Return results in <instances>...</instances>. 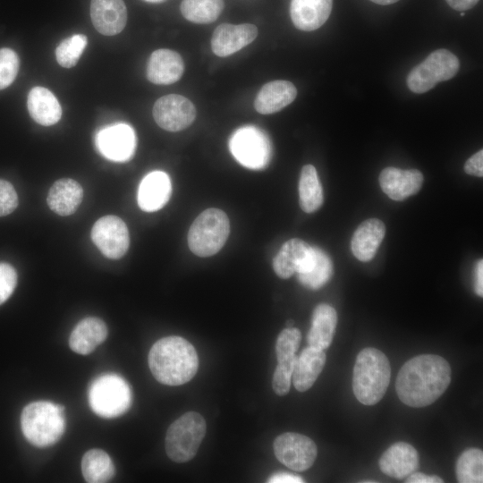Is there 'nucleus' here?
I'll return each instance as SVG.
<instances>
[{"label": "nucleus", "instance_id": "obj_1", "mask_svg": "<svg viewBox=\"0 0 483 483\" xmlns=\"http://www.w3.org/2000/svg\"><path fill=\"white\" fill-rule=\"evenodd\" d=\"M451 382V368L444 358L422 354L411 358L401 368L395 390L402 402L419 408L436 401Z\"/></svg>", "mask_w": 483, "mask_h": 483}, {"label": "nucleus", "instance_id": "obj_2", "mask_svg": "<svg viewBox=\"0 0 483 483\" xmlns=\"http://www.w3.org/2000/svg\"><path fill=\"white\" fill-rule=\"evenodd\" d=\"M148 366L154 377L166 386H180L196 375L199 358L194 346L181 336L157 341L148 352Z\"/></svg>", "mask_w": 483, "mask_h": 483}, {"label": "nucleus", "instance_id": "obj_3", "mask_svg": "<svg viewBox=\"0 0 483 483\" xmlns=\"http://www.w3.org/2000/svg\"><path fill=\"white\" fill-rule=\"evenodd\" d=\"M391 377L387 357L375 348H365L357 355L353 368L352 390L364 405H374L385 395Z\"/></svg>", "mask_w": 483, "mask_h": 483}, {"label": "nucleus", "instance_id": "obj_4", "mask_svg": "<svg viewBox=\"0 0 483 483\" xmlns=\"http://www.w3.org/2000/svg\"><path fill=\"white\" fill-rule=\"evenodd\" d=\"M24 437L37 447L55 445L65 428L64 407L48 401L27 404L21 415Z\"/></svg>", "mask_w": 483, "mask_h": 483}, {"label": "nucleus", "instance_id": "obj_5", "mask_svg": "<svg viewBox=\"0 0 483 483\" xmlns=\"http://www.w3.org/2000/svg\"><path fill=\"white\" fill-rule=\"evenodd\" d=\"M230 233L226 214L218 208H208L200 213L190 227L188 245L199 257L217 253L225 245Z\"/></svg>", "mask_w": 483, "mask_h": 483}, {"label": "nucleus", "instance_id": "obj_6", "mask_svg": "<svg viewBox=\"0 0 483 483\" xmlns=\"http://www.w3.org/2000/svg\"><path fill=\"white\" fill-rule=\"evenodd\" d=\"M91 410L98 416L111 419L125 413L131 404V390L119 375L104 374L95 378L88 392Z\"/></svg>", "mask_w": 483, "mask_h": 483}, {"label": "nucleus", "instance_id": "obj_7", "mask_svg": "<svg viewBox=\"0 0 483 483\" xmlns=\"http://www.w3.org/2000/svg\"><path fill=\"white\" fill-rule=\"evenodd\" d=\"M206 421L198 412L189 411L174 420L165 436L167 456L178 463L191 460L206 434Z\"/></svg>", "mask_w": 483, "mask_h": 483}, {"label": "nucleus", "instance_id": "obj_8", "mask_svg": "<svg viewBox=\"0 0 483 483\" xmlns=\"http://www.w3.org/2000/svg\"><path fill=\"white\" fill-rule=\"evenodd\" d=\"M459 68V59L451 51L435 50L409 72L407 86L414 93H425L438 82L452 79Z\"/></svg>", "mask_w": 483, "mask_h": 483}, {"label": "nucleus", "instance_id": "obj_9", "mask_svg": "<svg viewBox=\"0 0 483 483\" xmlns=\"http://www.w3.org/2000/svg\"><path fill=\"white\" fill-rule=\"evenodd\" d=\"M233 157L243 166L260 170L267 166L272 148L267 135L255 126H243L235 131L229 140Z\"/></svg>", "mask_w": 483, "mask_h": 483}, {"label": "nucleus", "instance_id": "obj_10", "mask_svg": "<svg viewBox=\"0 0 483 483\" xmlns=\"http://www.w3.org/2000/svg\"><path fill=\"white\" fill-rule=\"evenodd\" d=\"M277 460L289 469L303 471L309 469L317 457V445L309 437L293 432L278 436L274 441Z\"/></svg>", "mask_w": 483, "mask_h": 483}, {"label": "nucleus", "instance_id": "obj_11", "mask_svg": "<svg viewBox=\"0 0 483 483\" xmlns=\"http://www.w3.org/2000/svg\"><path fill=\"white\" fill-rule=\"evenodd\" d=\"M91 239L101 253L108 258L118 259L125 255L130 235L125 223L116 216H105L92 226Z\"/></svg>", "mask_w": 483, "mask_h": 483}, {"label": "nucleus", "instance_id": "obj_12", "mask_svg": "<svg viewBox=\"0 0 483 483\" xmlns=\"http://www.w3.org/2000/svg\"><path fill=\"white\" fill-rule=\"evenodd\" d=\"M153 117L162 129L168 131H179L193 123L196 108L187 97L170 94L156 101L153 106Z\"/></svg>", "mask_w": 483, "mask_h": 483}, {"label": "nucleus", "instance_id": "obj_13", "mask_svg": "<svg viewBox=\"0 0 483 483\" xmlns=\"http://www.w3.org/2000/svg\"><path fill=\"white\" fill-rule=\"evenodd\" d=\"M100 154L114 162L130 160L136 148L134 130L126 123H115L100 130L96 136Z\"/></svg>", "mask_w": 483, "mask_h": 483}, {"label": "nucleus", "instance_id": "obj_14", "mask_svg": "<svg viewBox=\"0 0 483 483\" xmlns=\"http://www.w3.org/2000/svg\"><path fill=\"white\" fill-rule=\"evenodd\" d=\"M257 36L258 28L253 24L222 23L213 32L211 48L217 56H229L250 44Z\"/></svg>", "mask_w": 483, "mask_h": 483}, {"label": "nucleus", "instance_id": "obj_15", "mask_svg": "<svg viewBox=\"0 0 483 483\" xmlns=\"http://www.w3.org/2000/svg\"><path fill=\"white\" fill-rule=\"evenodd\" d=\"M382 191L392 199L402 201L416 194L423 183V174L417 169L386 167L379 174Z\"/></svg>", "mask_w": 483, "mask_h": 483}, {"label": "nucleus", "instance_id": "obj_16", "mask_svg": "<svg viewBox=\"0 0 483 483\" xmlns=\"http://www.w3.org/2000/svg\"><path fill=\"white\" fill-rule=\"evenodd\" d=\"M90 18L100 34L114 36L124 29L127 9L123 0H91Z\"/></svg>", "mask_w": 483, "mask_h": 483}, {"label": "nucleus", "instance_id": "obj_17", "mask_svg": "<svg viewBox=\"0 0 483 483\" xmlns=\"http://www.w3.org/2000/svg\"><path fill=\"white\" fill-rule=\"evenodd\" d=\"M184 72L182 56L175 51L161 48L154 51L147 64V78L158 85H168L178 81Z\"/></svg>", "mask_w": 483, "mask_h": 483}, {"label": "nucleus", "instance_id": "obj_18", "mask_svg": "<svg viewBox=\"0 0 483 483\" xmlns=\"http://www.w3.org/2000/svg\"><path fill=\"white\" fill-rule=\"evenodd\" d=\"M382 472L396 479H402L419 467V454L410 444L397 442L392 445L379 459Z\"/></svg>", "mask_w": 483, "mask_h": 483}, {"label": "nucleus", "instance_id": "obj_19", "mask_svg": "<svg viewBox=\"0 0 483 483\" xmlns=\"http://www.w3.org/2000/svg\"><path fill=\"white\" fill-rule=\"evenodd\" d=\"M172 192L171 181L167 174L153 171L140 182L138 190V204L145 212L162 208L169 200Z\"/></svg>", "mask_w": 483, "mask_h": 483}, {"label": "nucleus", "instance_id": "obj_20", "mask_svg": "<svg viewBox=\"0 0 483 483\" xmlns=\"http://www.w3.org/2000/svg\"><path fill=\"white\" fill-rule=\"evenodd\" d=\"M313 247L304 241L294 238L285 242L273 259L275 273L283 279L300 272L309 262Z\"/></svg>", "mask_w": 483, "mask_h": 483}, {"label": "nucleus", "instance_id": "obj_21", "mask_svg": "<svg viewBox=\"0 0 483 483\" xmlns=\"http://www.w3.org/2000/svg\"><path fill=\"white\" fill-rule=\"evenodd\" d=\"M332 5L333 0H292L291 19L297 29L312 31L326 21Z\"/></svg>", "mask_w": 483, "mask_h": 483}, {"label": "nucleus", "instance_id": "obj_22", "mask_svg": "<svg viewBox=\"0 0 483 483\" xmlns=\"http://www.w3.org/2000/svg\"><path fill=\"white\" fill-rule=\"evenodd\" d=\"M296 96L297 89L291 81L282 80L269 81L258 91L254 106L259 114H274L290 105Z\"/></svg>", "mask_w": 483, "mask_h": 483}, {"label": "nucleus", "instance_id": "obj_23", "mask_svg": "<svg viewBox=\"0 0 483 483\" xmlns=\"http://www.w3.org/2000/svg\"><path fill=\"white\" fill-rule=\"evenodd\" d=\"M107 336L105 322L96 317L81 319L73 328L69 346L76 353L87 355L101 344Z\"/></svg>", "mask_w": 483, "mask_h": 483}, {"label": "nucleus", "instance_id": "obj_24", "mask_svg": "<svg viewBox=\"0 0 483 483\" xmlns=\"http://www.w3.org/2000/svg\"><path fill=\"white\" fill-rule=\"evenodd\" d=\"M386 233L384 223L377 218L362 222L354 232L351 248L353 255L360 261L372 259Z\"/></svg>", "mask_w": 483, "mask_h": 483}, {"label": "nucleus", "instance_id": "obj_25", "mask_svg": "<svg viewBox=\"0 0 483 483\" xmlns=\"http://www.w3.org/2000/svg\"><path fill=\"white\" fill-rule=\"evenodd\" d=\"M82 198L83 190L78 182L71 178H62L50 187L47 202L53 212L66 216L77 210Z\"/></svg>", "mask_w": 483, "mask_h": 483}, {"label": "nucleus", "instance_id": "obj_26", "mask_svg": "<svg viewBox=\"0 0 483 483\" xmlns=\"http://www.w3.org/2000/svg\"><path fill=\"white\" fill-rule=\"evenodd\" d=\"M326 360L324 350L308 346L301 352L297 357L292 376L296 390L305 392L313 386L325 366Z\"/></svg>", "mask_w": 483, "mask_h": 483}, {"label": "nucleus", "instance_id": "obj_27", "mask_svg": "<svg viewBox=\"0 0 483 483\" xmlns=\"http://www.w3.org/2000/svg\"><path fill=\"white\" fill-rule=\"evenodd\" d=\"M337 325L335 309L326 303L318 304L313 310L311 326L307 335L309 346L326 350L332 343Z\"/></svg>", "mask_w": 483, "mask_h": 483}, {"label": "nucleus", "instance_id": "obj_28", "mask_svg": "<svg viewBox=\"0 0 483 483\" xmlns=\"http://www.w3.org/2000/svg\"><path fill=\"white\" fill-rule=\"evenodd\" d=\"M27 106L31 118L43 126L56 123L62 116L59 101L49 89L43 87H34L30 89Z\"/></svg>", "mask_w": 483, "mask_h": 483}, {"label": "nucleus", "instance_id": "obj_29", "mask_svg": "<svg viewBox=\"0 0 483 483\" xmlns=\"http://www.w3.org/2000/svg\"><path fill=\"white\" fill-rule=\"evenodd\" d=\"M333 275V264L328 255L318 247H313V252L307 265L297 273L300 283L311 290L324 286Z\"/></svg>", "mask_w": 483, "mask_h": 483}, {"label": "nucleus", "instance_id": "obj_30", "mask_svg": "<svg viewBox=\"0 0 483 483\" xmlns=\"http://www.w3.org/2000/svg\"><path fill=\"white\" fill-rule=\"evenodd\" d=\"M299 200L301 209L306 213H313L323 203V190L316 168L312 165H305L301 171L299 181Z\"/></svg>", "mask_w": 483, "mask_h": 483}, {"label": "nucleus", "instance_id": "obj_31", "mask_svg": "<svg viewBox=\"0 0 483 483\" xmlns=\"http://www.w3.org/2000/svg\"><path fill=\"white\" fill-rule=\"evenodd\" d=\"M81 471L87 482L103 483L114 477L115 470L112 459L105 451L91 449L82 457Z\"/></svg>", "mask_w": 483, "mask_h": 483}, {"label": "nucleus", "instance_id": "obj_32", "mask_svg": "<svg viewBox=\"0 0 483 483\" xmlns=\"http://www.w3.org/2000/svg\"><path fill=\"white\" fill-rule=\"evenodd\" d=\"M224 5V0H182L181 12L191 22L207 24L218 18Z\"/></svg>", "mask_w": 483, "mask_h": 483}, {"label": "nucleus", "instance_id": "obj_33", "mask_svg": "<svg viewBox=\"0 0 483 483\" xmlns=\"http://www.w3.org/2000/svg\"><path fill=\"white\" fill-rule=\"evenodd\" d=\"M456 478L461 483L483 482V453L478 448L464 451L456 462Z\"/></svg>", "mask_w": 483, "mask_h": 483}, {"label": "nucleus", "instance_id": "obj_34", "mask_svg": "<svg viewBox=\"0 0 483 483\" xmlns=\"http://www.w3.org/2000/svg\"><path fill=\"white\" fill-rule=\"evenodd\" d=\"M87 44L88 38L83 34H74L64 39L55 49L57 63L64 68L75 66Z\"/></svg>", "mask_w": 483, "mask_h": 483}, {"label": "nucleus", "instance_id": "obj_35", "mask_svg": "<svg viewBox=\"0 0 483 483\" xmlns=\"http://www.w3.org/2000/svg\"><path fill=\"white\" fill-rule=\"evenodd\" d=\"M301 334L299 329L286 327L278 335L275 343L277 361L295 356L299 349Z\"/></svg>", "mask_w": 483, "mask_h": 483}, {"label": "nucleus", "instance_id": "obj_36", "mask_svg": "<svg viewBox=\"0 0 483 483\" xmlns=\"http://www.w3.org/2000/svg\"><path fill=\"white\" fill-rule=\"evenodd\" d=\"M297 356L278 361L272 380V387L277 395H285L291 387L292 376Z\"/></svg>", "mask_w": 483, "mask_h": 483}, {"label": "nucleus", "instance_id": "obj_37", "mask_svg": "<svg viewBox=\"0 0 483 483\" xmlns=\"http://www.w3.org/2000/svg\"><path fill=\"white\" fill-rule=\"evenodd\" d=\"M19 64V57L13 49H0V89L13 83L18 73Z\"/></svg>", "mask_w": 483, "mask_h": 483}, {"label": "nucleus", "instance_id": "obj_38", "mask_svg": "<svg viewBox=\"0 0 483 483\" xmlns=\"http://www.w3.org/2000/svg\"><path fill=\"white\" fill-rule=\"evenodd\" d=\"M17 284V273L13 266L0 262V305L13 294Z\"/></svg>", "mask_w": 483, "mask_h": 483}, {"label": "nucleus", "instance_id": "obj_39", "mask_svg": "<svg viewBox=\"0 0 483 483\" xmlns=\"http://www.w3.org/2000/svg\"><path fill=\"white\" fill-rule=\"evenodd\" d=\"M18 206V196L13 184L0 179V216L11 214Z\"/></svg>", "mask_w": 483, "mask_h": 483}, {"label": "nucleus", "instance_id": "obj_40", "mask_svg": "<svg viewBox=\"0 0 483 483\" xmlns=\"http://www.w3.org/2000/svg\"><path fill=\"white\" fill-rule=\"evenodd\" d=\"M466 174L478 177L483 176V150L480 149L472 155L464 165Z\"/></svg>", "mask_w": 483, "mask_h": 483}, {"label": "nucleus", "instance_id": "obj_41", "mask_svg": "<svg viewBox=\"0 0 483 483\" xmlns=\"http://www.w3.org/2000/svg\"><path fill=\"white\" fill-rule=\"evenodd\" d=\"M405 482L408 483H442L443 479L436 475H426L420 472H412L406 477Z\"/></svg>", "mask_w": 483, "mask_h": 483}, {"label": "nucleus", "instance_id": "obj_42", "mask_svg": "<svg viewBox=\"0 0 483 483\" xmlns=\"http://www.w3.org/2000/svg\"><path fill=\"white\" fill-rule=\"evenodd\" d=\"M267 482L271 483H298V482H303L302 479L299 476H296L294 474H290L286 472H281V473H275L272 475Z\"/></svg>", "mask_w": 483, "mask_h": 483}, {"label": "nucleus", "instance_id": "obj_43", "mask_svg": "<svg viewBox=\"0 0 483 483\" xmlns=\"http://www.w3.org/2000/svg\"><path fill=\"white\" fill-rule=\"evenodd\" d=\"M453 10L464 12L475 6L479 0H445Z\"/></svg>", "mask_w": 483, "mask_h": 483}, {"label": "nucleus", "instance_id": "obj_44", "mask_svg": "<svg viewBox=\"0 0 483 483\" xmlns=\"http://www.w3.org/2000/svg\"><path fill=\"white\" fill-rule=\"evenodd\" d=\"M475 290L479 296H483V261L479 259L476 265Z\"/></svg>", "mask_w": 483, "mask_h": 483}, {"label": "nucleus", "instance_id": "obj_45", "mask_svg": "<svg viewBox=\"0 0 483 483\" xmlns=\"http://www.w3.org/2000/svg\"><path fill=\"white\" fill-rule=\"evenodd\" d=\"M370 1L377 4L386 5V4L396 3L399 0H370Z\"/></svg>", "mask_w": 483, "mask_h": 483}, {"label": "nucleus", "instance_id": "obj_46", "mask_svg": "<svg viewBox=\"0 0 483 483\" xmlns=\"http://www.w3.org/2000/svg\"><path fill=\"white\" fill-rule=\"evenodd\" d=\"M144 1L148 2V3H161L165 0H144Z\"/></svg>", "mask_w": 483, "mask_h": 483}, {"label": "nucleus", "instance_id": "obj_47", "mask_svg": "<svg viewBox=\"0 0 483 483\" xmlns=\"http://www.w3.org/2000/svg\"><path fill=\"white\" fill-rule=\"evenodd\" d=\"M292 325H293V321L292 320H289L287 322V327H292Z\"/></svg>", "mask_w": 483, "mask_h": 483}, {"label": "nucleus", "instance_id": "obj_48", "mask_svg": "<svg viewBox=\"0 0 483 483\" xmlns=\"http://www.w3.org/2000/svg\"><path fill=\"white\" fill-rule=\"evenodd\" d=\"M464 12H461V16H464Z\"/></svg>", "mask_w": 483, "mask_h": 483}]
</instances>
